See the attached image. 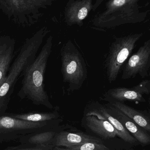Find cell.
Returning a JSON list of instances; mask_svg holds the SVG:
<instances>
[{
	"label": "cell",
	"mask_w": 150,
	"mask_h": 150,
	"mask_svg": "<svg viewBox=\"0 0 150 150\" xmlns=\"http://www.w3.org/2000/svg\"><path fill=\"white\" fill-rule=\"evenodd\" d=\"M52 46L53 37L50 35L34 61L23 74L22 86L18 93L21 100L27 99L34 105L49 109L54 107L45 90L44 76Z\"/></svg>",
	"instance_id": "cell-1"
},
{
	"label": "cell",
	"mask_w": 150,
	"mask_h": 150,
	"mask_svg": "<svg viewBox=\"0 0 150 150\" xmlns=\"http://www.w3.org/2000/svg\"><path fill=\"white\" fill-rule=\"evenodd\" d=\"M49 32L47 27H43L21 47L4 82L0 86V115L5 114L18 80L34 61L44 39Z\"/></svg>",
	"instance_id": "cell-2"
},
{
	"label": "cell",
	"mask_w": 150,
	"mask_h": 150,
	"mask_svg": "<svg viewBox=\"0 0 150 150\" xmlns=\"http://www.w3.org/2000/svg\"><path fill=\"white\" fill-rule=\"evenodd\" d=\"M60 55L61 73L68 92L78 91L87 78V67L83 55L69 40L62 46Z\"/></svg>",
	"instance_id": "cell-3"
},
{
	"label": "cell",
	"mask_w": 150,
	"mask_h": 150,
	"mask_svg": "<svg viewBox=\"0 0 150 150\" xmlns=\"http://www.w3.org/2000/svg\"><path fill=\"white\" fill-rule=\"evenodd\" d=\"M143 34L135 33L116 38L112 43L105 62L106 74L110 83L116 80L125 62Z\"/></svg>",
	"instance_id": "cell-4"
},
{
	"label": "cell",
	"mask_w": 150,
	"mask_h": 150,
	"mask_svg": "<svg viewBox=\"0 0 150 150\" xmlns=\"http://www.w3.org/2000/svg\"><path fill=\"white\" fill-rule=\"evenodd\" d=\"M147 16L141 12L138 5L128 8L117 10L110 12H102L93 21L94 26L100 29H109L121 25L142 22Z\"/></svg>",
	"instance_id": "cell-5"
},
{
	"label": "cell",
	"mask_w": 150,
	"mask_h": 150,
	"mask_svg": "<svg viewBox=\"0 0 150 150\" xmlns=\"http://www.w3.org/2000/svg\"><path fill=\"white\" fill-rule=\"evenodd\" d=\"M139 76L150 77V39L145 41L124 64L122 79H128Z\"/></svg>",
	"instance_id": "cell-6"
},
{
	"label": "cell",
	"mask_w": 150,
	"mask_h": 150,
	"mask_svg": "<svg viewBox=\"0 0 150 150\" xmlns=\"http://www.w3.org/2000/svg\"><path fill=\"white\" fill-rule=\"evenodd\" d=\"M150 93V79H145L130 88L115 87L107 91L102 100L108 102L112 101L124 103L125 101H132L145 102L144 95Z\"/></svg>",
	"instance_id": "cell-7"
},
{
	"label": "cell",
	"mask_w": 150,
	"mask_h": 150,
	"mask_svg": "<svg viewBox=\"0 0 150 150\" xmlns=\"http://www.w3.org/2000/svg\"><path fill=\"white\" fill-rule=\"evenodd\" d=\"M86 107V112L108 121L116 129L117 136L126 142L137 145L140 144L137 140L126 129L123 125L115 117L111 115L106 108L105 105L98 101L90 102Z\"/></svg>",
	"instance_id": "cell-8"
},
{
	"label": "cell",
	"mask_w": 150,
	"mask_h": 150,
	"mask_svg": "<svg viewBox=\"0 0 150 150\" xmlns=\"http://www.w3.org/2000/svg\"><path fill=\"white\" fill-rule=\"evenodd\" d=\"M107 111L117 119L143 146L150 144V133L140 127L117 108L108 102Z\"/></svg>",
	"instance_id": "cell-9"
},
{
	"label": "cell",
	"mask_w": 150,
	"mask_h": 150,
	"mask_svg": "<svg viewBox=\"0 0 150 150\" xmlns=\"http://www.w3.org/2000/svg\"><path fill=\"white\" fill-rule=\"evenodd\" d=\"M93 0H69L64 12L65 22L67 25L82 26L84 20L92 10Z\"/></svg>",
	"instance_id": "cell-10"
},
{
	"label": "cell",
	"mask_w": 150,
	"mask_h": 150,
	"mask_svg": "<svg viewBox=\"0 0 150 150\" xmlns=\"http://www.w3.org/2000/svg\"><path fill=\"white\" fill-rule=\"evenodd\" d=\"M83 121L87 127L105 139L117 136L116 129L108 121L94 115L86 112Z\"/></svg>",
	"instance_id": "cell-11"
},
{
	"label": "cell",
	"mask_w": 150,
	"mask_h": 150,
	"mask_svg": "<svg viewBox=\"0 0 150 150\" xmlns=\"http://www.w3.org/2000/svg\"><path fill=\"white\" fill-rule=\"evenodd\" d=\"M15 47L13 40L0 38V86L4 82L12 64Z\"/></svg>",
	"instance_id": "cell-12"
},
{
	"label": "cell",
	"mask_w": 150,
	"mask_h": 150,
	"mask_svg": "<svg viewBox=\"0 0 150 150\" xmlns=\"http://www.w3.org/2000/svg\"><path fill=\"white\" fill-rule=\"evenodd\" d=\"M102 144L98 138L82 133L62 132L55 137L54 144L56 147H69L84 144Z\"/></svg>",
	"instance_id": "cell-13"
},
{
	"label": "cell",
	"mask_w": 150,
	"mask_h": 150,
	"mask_svg": "<svg viewBox=\"0 0 150 150\" xmlns=\"http://www.w3.org/2000/svg\"><path fill=\"white\" fill-rule=\"evenodd\" d=\"M47 122H34L23 120L11 117L9 115H0V130L13 131L34 129L45 127Z\"/></svg>",
	"instance_id": "cell-14"
},
{
	"label": "cell",
	"mask_w": 150,
	"mask_h": 150,
	"mask_svg": "<svg viewBox=\"0 0 150 150\" xmlns=\"http://www.w3.org/2000/svg\"><path fill=\"white\" fill-rule=\"evenodd\" d=\"M124 113L140 127L150 133V111L137 110L122 102H108Z\"/></svg>",
	"instance_id": "cell-15"
},
{
	"label": "cell",
	"mask_w": 150,
	"mask_h": 150,
	"mask_svg": "<svg viewBox=\"0 0 150 150\" xmlns=\"http://www.w3.org/2000/svg\"><path fill=\"white\" fill-rule=\"evenodd\" d=\"M9 115L16 119L34 122L50 121L56 120L59 116V113L57 111H54L52 112H31L25 114H13Z\"/></svg>",
	"instance_id": "cell-16"
},
{
	"label": "cell",
	"mask_w": 150,
	"mask_h": 150,
	"mask_svg": "<svg viewBox=\"0 0 150 150\" xmlns=\"http://www.w3.org/2000/svg\"><path fill=\"white\" fill-rule=\"evenodd\" d=\"M140 0H109L106 4V10L104 12L107 13L117 10L128 8L137 5Z\"/></svg>",
	"instance_id": "cell-17"
},
{
	"label": "cell",
	"mask_w": 150,
	"mask_h": 150,
	"mask_svg": "<svg viewBox=\"0 0 150 150\" xmlns=\"http://www.w3.org/2000/svg\"><path fill=\"white\" fill-rule=\"evenodd\" d=\"M53 150H109L102 144L88 143L80 145H75L69 147L61 148L55 147Z\"/></svg>",
	"instance_id": "cell-18"
},
{
	"label": "cell",
	"mask_w": 150,
	"mask_h": 150,
	"mask_svg": "<svg viewBox=\"0 0 150 150\" xmlns=\"http://www.w3.org/2000/svg\"><path fill=\"white\" fill-rule=\"evenodd\" d=\"M54 134V133L53 132H44L32 136L28 141L33 144H41L50 141Z\"/></svg>",
	"instance_id": "cell-19"
},
{
	"label": "cell",
	"mask_w": 150,
	"mask_h": 150,
	"mask_svg": "<svg viewBox=\"0 0 150 150\" xmlns=\"http://www.w3.org/2000/svg\"><path fill=\"white\" fill-rule=\"evenodd\" d=\"M104 1L105 0H96V2L93 4V6L92 10H93V11H95Z\"/></svg>",
	"instance_id": "cell-20"
},
{
	"label": "cell",
	"mask_w": 150,
	"mask_h": 150,
	"mask_svg": "<svg viewBox=\"0 0 150 150\" xmlns=\"http://www.w3.org/2000/svg\"><path fill=\"white\" fill-rule=\"evenodd\" d=\"M7 150H43L40 149H23V148H16L13 149H9Z\"/></svg>",
	"instance_id": "cell-21"
},
{
	"label": "cell",
	"mask_w": 150,
	"mask_h": 150,
	"mask_svg": "<svg viewBox=\"0 0 150 150\" xmlns=\"http://www.w3.org/2000/svg\"><path fill=\"white\" fill-rule=\"evenodd\" d=\"M148 103H149V105L150 106V97L149 98V99H148Z\"/></svg>",
	"instance_id": "cell-22"
}]
</instances>
